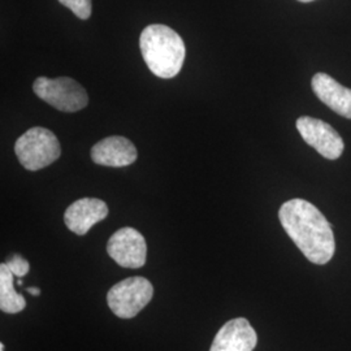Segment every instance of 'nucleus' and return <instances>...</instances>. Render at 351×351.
<instances>
[{
  "label": "nucleus",
  "instance_id": "1",
  "mask_svg": "<svg viewBox=\"0 0 351 351\" xmlns=\"http://www.w3.org/2000/svg\"><path fill=\"white\" fill-rule=\"evenodd\" d=\"M278 219L311 263L324 265L330 262L336 251L335 234L326 216L313 203L298 198L285 202L278 211Z\"/></svg>",
  "mask_w": 351,
  "mask_h": 351
},
{
  "label": "nucleus",
  "instance_id": "2",
  "mask_svg": "<svg viewBox=\"0 0 351 351\" xmlns=\"http://www.w3.org/2000/svg\"><path fill=\"white\" fill-rule=\"evenodd\" d=\"M139 47L145 63L159 78H173L185 62V43L169 26H146L139 37Z\"/></svg>",
  "mask_w": 351,
  "mask_h": 351
},
{
  "label": "nucleus",
  "instance_id": "3",
  "mask_svg": "<svg viewBox=\"0 0 351 351\" xmlns=\"http://www.w3.org/2000/svg\"><path fill=\"white\" fill-rule=\"evenodd\" d=\"M14 152L27 171H39L56 162L62 154L58 137L45 128H32L16 141Z\"/></svg>",
  "mask_w": 351,
  "mask_h": 351
},
{
  "label": "nucleus",
  "instance_id": "4",
  "mask_svg": "<svg viewBox=\"0 0 351 351\" xmlns=\"http://www.w3.org/2000/svg\"><path fill=\"white\" fill-rule=\"evenodd\" d=\"M33 90L42 101L63 112H77L88 106L86 90L69 77H38Z\"/></svg>",
  "mask_w": 351,
  "mask_h": 351
},
{
  "label": "nucleus",
  "instance_id": "5",
  "mask_svg": "<svg viewBox=\"0 0 351 351\" xmlns=\"http://www.w3.org/2000/svg\"><path fill=\"white\" fill-rule=\"evenodd\" d=\"M154 288L145 277H128L110 289L107 303L113 314L121 319H133L150 303Z\"/></svg>",
  "mask_w": 351,
  "mask_h": 351
},
{
  "label": "nucleus",
  "instance_id": "6",
  "mask_svg": "<svg viewBox=\"0 0 351 351\" xmlns=\"http://www.w3.org/2000/svg\"><path fill=\"white\" fill-rule=\"evenodd\" d=\"M107 252L120 267L137 269L146 264V239L137 229L125 226L113 233L107 243Z\"/></svg>",
  "mask_w": 351,
  "mask_h": 351
},
{
  "label": "nucleus",
  "instance_id": "7",
  "mask_svg": "<svg viewBox=\"0 0 351 351\" xmlns=\"http://www.w3.org/2000/svg\"><path fill=\"white\" fill-rule=\"evenodd\" d=\"M297 129L303 141L314 147L322 156L336 160L343 152V141L339 133L323 120L302 116L297 120Z\"/></svg>",
  "mask_w": 351,
  "mask_h": 351
},
{
  "label": "nucleus",
  "instance_id": "8",
  "mask_svg": "<svg viewBox=\"0 0 351 351\" xmlns=\"http://www.w3.org/2000/svg\"><path fill=\"white\" fill-rule=\"evenodd\" d=\"M256 343L258 336L249 320L237 317L220 328L210 351H252Z\"/></svg>",
  "mask_w": 351,
  "mask_h": 351
},
{
  "label": "nucleus",
  "instance_id": "9",
  "mask_svg": "<svg viewBox=\"0 0 351 351\" xmlns=\"http://www.w3.org/2000/svg\"><path fill=\"white\" fill-rule=\"evenodd\" d=\"M108 216V207L98 198H82L72 203L64 215L65 226L78 236H85L88 230Z\"/></svg>",
  "mask_w": 351,
  "mask_h": 351
},
{
  "label": "nucleus",
  "instance_id": "10",
  "mask_svg": "<svg viewBox=\"0 0 351 351\" xmlns=\"http://www.w3.org/2000/svg\"><path fill=\"white\" fill-rule=\"evenodd\" d=\"M137 156L138 152L133 142L120 136L101 139L91 149L93 162L106 167H126L134 163Z\"/></svg>",
  "mask_w": 351,
  "mask_h": 351
},
{
  "label": "nucleus",
  "instance_id": "11",
  "mask_svg": "<svg viewBox=\"0 0 351 351\" xmlns=\"http://www.w3.org/2000/svg\"><path fill=\"white\" fill-rule=\"evenodd\" d=\"M311 86L315 95L332 111L351 120V88H345L326 73L313 77Z\"/></svg>",
  "mask_w": 351,
  "mask_h": 351
},
{
  "label": "nucleus",
  "instance_id": "12",
  "mask_svg": "<svg viewBox=\"0 0 351 351\" xmlns=\"http://www.w3.org/2000/svg\"><path fill=\"white\" fill-rule=\"evenodd\" d=\"M26 307L25 298L14 289V275L7 264L0 265V310L5 314H19Z\"/></svg>",
  "mask_w": 351,
  "mask_h": 351
},
{
  "label": "nucleus",
  "instance_id": "13",
  "mask_svg": "<svg viewBox=\"0 0 351 351\" xmlns=\"http://www.w3.org/2000/svg\"><path fill=\"white\" fill-rule=\"evenodd\" d=\"M81 20H88L91 16V0H59Z\"/></svg>",
  "mask_w": 351,
  "mask_h": 351
},
{
  "label": "nucleus",
  "instance_id": "14",
  "mask_svg": "<svg viewBox=\"0 0 351 351\" xmlns=\"http://www.w3.org/2000/svg\"><path fill=\"white\" fill-rule=\"evenodd\" d=\"M5 264L10 268V271L14 275V277H19V278L26 276L27 272H29V268H30L29 262L24 259L21 255H13L12 258Z\"/></svg>",
  "mask_w": 351,
  "mask_h": 351
},
{
  "label": "nucleus",
  "instance_id": "15",
  "mask_svg": "<svg viewBox=\"0 0 351 351\" xmlns=\"http://www.w3.org/2000/svg\"><path fill=\"white\" fill-rule=\"evenodd\" d=\"M26 291L30 294V295H39L40 294V290L38 288H27L26 289Z\"/></svg>",
  "mask_w": 351,
  "mask_h": 351
},
{
  "label": "nucleus",
  "instance_id": "16",
  "mask_svg": "<svg viewBox=\"0 0 351 351\" xmlns=\"http://www.w3.org/2000/svg\"><path fill=\"white\" fill-rule=\"evenodd\" d=\"M17 285H20V287H21V285H23V280H20V278H19V280H17Z\"/></svg>",
  "mask_w": 351,
  "mask_h": 351
},
{
  "label": "nucleus",
  "instance_id": "17",
  "mask_svg": "<svg viewBox=\"0 0 351 351\" xmlns=\"http://www.w3.org/2000/svg\"><path fill=\"white\" fill-rule=\"evenodd\" d=\"M298 1H301V3H310V1H314V0H298Z\"/></svg>",
  "mask_w": 351,
  "mask_h": 351
},
{
  "label": "nucleus",
  "instance_id": "18",
  "mask_svg": "<svg viewBox=\"0 0 351 351\" xmlns=\"http://www.w3.org/2000/svg\"><path fill=\"white\" fill-rule=\"evenodd\" d=\"M0 351H4V343H0Z\"/></svg>",
  "mask_w": 351,
  "mask_h": 351
}]
</instances>
